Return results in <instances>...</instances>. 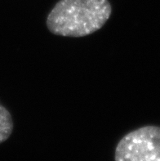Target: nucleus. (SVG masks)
<instances>
[{"label": "nucleus", "instance_id": "obj_1", "mask_svg": "<svg viewBox=\"0 0 160 161\" xmlns=\"http://www.w3.org/2000/svg\"><path fill=\"white\" fill-rule=\"evenodd\" d=\"M111 12L108 0H60L49 12L46 24L53 35L79 38L103 27Z\"/></svg>", "mask_w": 160, "mask_h": 161}, {"label": "nucleus", "instance_id": "obj_2", "mask_svg": "<svg viewBox=\"0 0 160 161\" xmlns=\"http://www.w3.org/2000/svg\"><path fill=\"white\" fill-rule=\"evenodd\" d=\"M115 161H160V126L148 125L133 130L119 142Z\"/></svg>", "mask_w": 160, "mask_h": 161}, {"label": "nucleus", "instance_id": "obj_3", "mask_svg": "<svg viewBox=\"0 0 160 161\" xmlns=\"http://www.w3.org/2000/svg\"><path fill=\"white\" fill-rule=\"evenodd\" d=\"M13 131V121L10 112L0 103V144L7 141Z\"/></svg>", "mask_w": 160, "mask_h": 161}]
</instances>
